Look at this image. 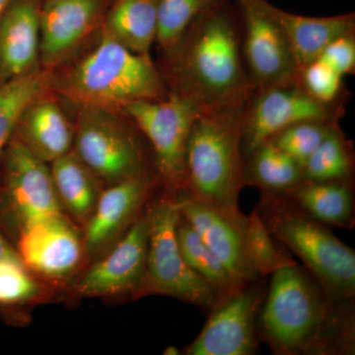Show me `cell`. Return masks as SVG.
<instances>
[{"mask_svg":"<svg viewBox=\"0 0 355 355\" xmlns=\"http://www.w3.org/2000/svg\"><path fill=\"white\" fill-rule=\"evenodd\" d=\"M135 128V123L123 121L114 110L79 107L72 150L108 186L153 174L141 132Z\"/></svg>","mask_w":355,"mask_h":355,"instance_id":"cell-7","label":"cell"},{"mask_svg":"<svg viewBox=\"0 0 355 355\" xmlns=\"http://www.w3.org/2000/svg\"><path fill=\"white\" fill-rule=\"evenodd\" d=\"M163 354L178 355L181 354V352H180V350L178 349L177 347H172V345H170V347H168L167 349H164V352H163Z\"/></svg>","mask_w":355,"mask_h":355,"instance_id":"cell-36","label":"cell"},{"mask_svg":"<svg viewBox=\"0 0 355 355\" xmlns=\"http://www.w3.org/2000/svg\"><path fill=\"white\" fill-rule=\"evenodd\" d=\"M94 48L74 65L55 76L50 88L79 107L121 111L137 101L164 99L169 94L150 55L128 50L100 31Z\"/></svg>","mask_w":355,"mask_h":355,"instance_id":"cell-4","label":"cell"},{"mask_svg":"<svg viewBox=\"0 0 355 355\" xmlns=\"http://www.w3.org/2000/svg\"><path fill=\"white\" fill-rule=\"evenodd\" d=\"M246 246L250 261L261 277L266 279L280 268L297 263L286 248L270 234L254 210L248 216Z\"/></svg>","mask_w":355,"mask_h":355,"instance_id":"cell-28","label":"cell"},{"mask_svg":"<svg viewBox=\"0 0 355 355\" xmlns=\"http://www.w3.org/2000/svg\"><path fill=\"white\" fill-rule=\"evenodd\" d=\"M182 216L217 259L243 286L261 279L254 270L246 246L248 216L230 214L180 193Z\"/></svg>","mask_w":355,"mask_h":355,"instance_id":"cell-16","label":"cell"},{"mask_svg":"<svg viewBox=\"0 0 355 355\" xmlns=\"http://www.w3.org/2000/svg\"><path fill=\"white\" fill-rule=\"evenodd\" d=\"M236 3L240 4L242 3V2L246 1V0H235Z\"/></svg>","mask_w":355,"mask_h":355,"instance_id":"cell-37","label":"cell"},{"mask_svg":"<svg viewBox=\"0 0 355 355\" xmlns=\"http://www.w3.org/2000/svg\"><path fill=\"white\" fill-rule=\"evenodd\" d=\"M343 77L316 60L299 70L297 83L311 97L324 104H342Z\"/></svg>","mask_w":355,"mask_h":355,"instance_id":"cell-32","label":"cell"},{"mask_svg":"<svg viewBox=\"0 0 355 355\" xmlns=\"http://www.w3.org/2000/svg\"><path fill=\"white\" fill-rule=\"evenodd\" d=\"M270 277L257 333L273 354H354V306L334 304L319 282L298 263Z\"/></svg>","mask_w":355,"mask_h":355,"instance_id":"cell-1","label":"cell"},{"mask_svg":"<svg viewBox=\"0 0 355 355\" xmlns=\"http://www.w3.org/2000/svg\"><path fill=\"white\" fill-rule=\"evenodd\" d=\"M317 60L345 77L355 70V34L334 40L322 51Z\"/></svg>","mask_w":355,"mask_h":355,"instance_id":"cell-33","label":"cell"},{"mask_svg":"<svg viewBox=\"0 0 355 355\" xmlns=\"http://www.w3.org/2000/svg\"><path fill=\"white\" fill-rule=\"evenodd\" d=\"M17 251L15 248L6 239V235L0 230V263L10 259L18 258Z\"/></svg>","mask_w":355,"mask_h":355,"instance_id":"cell-34","label":"cell"},{"mask_svg":"<svg viewBox=\"0 0 355 355\" xmlns=\"http://www.w3.org/2000/svg\"><path fill=\"white\" fill-rule=\"evenodd\" d=\"M177 239L184 261L200 279L214 289L217 302L245 286L231 275L182 214L177 225Z\"/></svg>","mask_w":355,"mask_h":355,"instance_id":"cell-25","label":"cell"},{"mask_svg":"<svg viewBox=\"0 0 355 355\" xmlns=\"http://www.w3.org/2000/svg\"><path fill=\"white\" fill-rule=\"evenodd\" d=\"M163 193L149 202L150 229L146 275L137 297L169 296L209 313L216 305V293L188 266L178 243L180 193L164 188Z\"/></svg>","mask_w":355,"mask_h":355,"instance_id":"cell-6","label":"cell"},{"mask_svg":"<svg viewBox=\"0 0 355 355\" xmlns=\"http://www.w3.org/2000/svg\"><path fill=\"white\" fill-rule=\"evenodd\" d=\"M149 202L128 232L84 273L76 286L77 295L91 298L130 294L137 298L146 275Z\"/></svg>","mask_w":355,"mask_h":355,"instance_id":"cell-13","label":"cell"},{"mask_svg":"<svg viewBox=\"0 0 355 355\" xmlns=\"http://www.w3.org/2000/svg\"><path fill=\"white\" fill-rule=\"evenodd\" d=\"M338 123V121H301L275 133L268 141L303 168L322 140Z\"/></svg>","mask_w":355,"mask_h":355,"instance_id":"cell-31","label":"cell"},{"mask_svg":"<svg viewBox=\"0 0 355 355\" xmlns=\"http://www.w3.org/2000/svg\"><path fill=\"white\" fill-rule=\"evenodd\" d=\"M244 174L246 186L279 195L304 181L303 168L270 141L263 142L245 159Z\"/></svg>","mask_w":355,"mask_h":355,"instance_id":"cell-24","label":"cell"},{"mask_svg":"<svg viewBox=\"0 0 355 355\" xmlns=\"http://www.w3.org/2000/svg\"><path fill=\"white\" fill-rule=\"evenodd\" d=\"M268 284L261 277L218 301L187 355H252L259 352L257 320Z\"/></svg>","mask_w":355,"mask_h":355,"instance_id":"cell-12","label":"cell"},{"mask_svg":"<svg viewBox=\"0 0 355 355\" xmlns=\"http://www.w3.org/2000/svg\"><path fill=\"white\" fill-rule=\"evenodd\" d=\"M113 0H43L40 64L48 72L67 64L100 32Z\"/></svg>","mask_w":355,"mask_h":355,"instance_id":"cell-14","label":"cell"},{"mask_svg":"<svg viewBox=\"0 0 355 355\" xmlns=\"http://www.w3.org/2000/svg\"><path fill=\"white\" fill-rule=\"evenodd\" d=\"M163 55L164 71H160L169 91L195 100L202 109L254 91L243 60L241 13L228 0L198 14Z\"/></svg>","mask_w":355,"mask_h":355,"instance_id":"cell-2","label":"cell"},{"mask_svg":"<svg viewBox=\"0 0 355 355\" xmlns=\"http://www.w3.org/2000/svg\"><path fill=\"white\" fill-rule=\"evenodd\" d=\"M32 270L18 258L0 263V313L3 315L42 296L43 289Z\"/></svg>","mask_w":355,"mask_h":355,"instance_id":"cell-29","label":"cell"},{"mask_svg":"<svg viewBox=\"0 0 355 355\" xmlns=\"http://www.w3.org/2000/svg\"><path fill=\"white\" fill-rule=\"evenodd\" d=\"M343 104H324L311 97L297 81L254 90L242 125V153L246 159L275 133L306 121H338Z\"/></svg>","mask_w":355,"mask_h":355,"instance_id":"cell-11","label":"cell"},{"mask_svg":"<svg viewBox=\"0 0 355 355\" xmlns=\"http://www.w3.org/2000/svg\"><path fill=\"white\" fill-rule=\"evenodd\" d=\"M158 184L157 175L147 174L102 191L94 212L83 226L86 256L100 258L106 254L144 211Z\"/></svg>","mask_w":355,"mask_h":355,"instance_id":"cell-15","label":"cell"},{"mask_svg":"<svg viewBox=\"0 0 355 355\" xmlns=\"http://www.w3.org/2000/svg\"><path fill=\"white\" fill-rule=\"evenodd\" d=\"M43 0H12L0 19V84L42 69Z\"/></svg>","mask_w":355,"mask_h":355,"instance_id":"cell-18","label":"cell"},{"mask_svg":"<svg viewBox=\"0 0 355 355\" xmlns=\"http://www.w3.org/2000/svg\"><path fill=\"white\" fill-rule=\"evenodd\" d=\"M58 214L50 164L13 137L0 159V230L16 239L30 224Z\"/></svg>","mask_w":355,"mask_h":355,"instance_id":"cell-9","label":"cell"},{"mask_svg":"<svg viewBox=\"0 0 355 355\" xmlns=\"http://www.w3.org/2000/svg\"><path fill=\"white\" fill-rule=\"evenodd\" d=\"M51 72L39 69L0 84V159L26 107L50 89Z\"/></svg>","mask_w":355,"mask_h":355,"instance_id":"cell-27","label":"cell"},{"mask_svg":"<svg viewBox=\"0 0 355 355\" xmlns=\"http://www.w3.org/2000/svg\"><path fill=\"white\" fill-rule=\"evenodd\" d=\"M291 46L298 70L316 60L334 40L355 34L354 13L307 17L272 6Z\"/></svg>","mask_w":355,"mask_h":355,"instance_id":"cell-20","label":"cell"},{"mask_svg":"<svg viewBox=\"0 0 355 355\" xmlns=\"http://www.w3.org/2000/svg\"><path fill=\"white\" fill-rule=\"evenodd\" d=\"M237 6L241 13L243 60L254 90L296 83L297 64L272 4L246 0Z\"/></svg>","mask_w":355,"mask_h":355,"instance_id":"cell-10","label":"cell"},{"mask_svg":"<svg viewBox=\"0 0 355 355\" xmlns=\"http://www.w3.org/2000/svg\"><path fill=\"white\" fill-rule=\"evenodd\" d=\"M158 0H113L102 33L133 53L150 55L157 36Z\"/></svg>","mask_w":355,"mask_h":355,"instance_id":"cell-22","label":"cell"},{"mask_svg":"<svg viewBox=\"0 0 355 355\" xmlns=\"http://www.w3.org/2000/svg\"><path fill=\"white\" fill-rule=\"evenodd\" d=\"M46 93L26 107L13 137L36 157L51 164L73 149L74 125Z\"/></svg>","mask_w":355,"mask_h":355,"instance_id":"cell-19","label":"cell"},{"mask_svg":"<svg viewBox=\"0 0 355 355\" xmlns=\"http://www.w3.org/2000/svg\"><path fill=\"white\" fill-rule=\"evenodd\" d=\"M202 110L195 100L173 91L164 99L132 102L121 109L150 146L154 169L167 190L186 191L187 146Z\"/></svg>","mask_w":355,"mask_h":355,"instance_id":"cell-8","label":"cell"},{"mask_svg":"<svg viewBox=\"0 0 355 355\" xmlns=\"http://www.w3.org/2000/svg\"><path fill=\"white\" fill-rule=\"evenodd\" d=\"M219 0H158L156 43L162 53L179 41L193 19Z\"/></svg>","mask_w":355,"mask_h":355,"instance_id":"cell-30","label":"cell"},{"mask_svg":"<svg viewBox=\"0 0 355 355\" xmlns=\"http://www.w3.org/2000/svg\"><path fill=\"white\" fill-rule=\"evenodd\" d=\"M354 146L338 123L308 159L303 176L310 182L354 181Z\"/></svg>","mask_w":355,"mask_h":355,"instance_id":"cell-26","label":"cell"},{"mask_svg":"<svg viewBox=\"0 0 355 355\" xmlns=\"http://www.w3.org/2000/svg\"><path fill=\"white\" fill-rule=\"evenodd\" d=\"M270 234L297 256L336 305L354 306L355 252L329 226L284 196L261 193L254 209Z\"/></svg>","mask_w":355,"mask_h":355,"instance_id":"cell-5","label":"cell"},{"mask_svg":"<svg viewBox=\"0 0 355 355\" xmlns=\"http://www.w3.org/2000/svg\"><path fill=\"white\" fill-rule=\"evenodd\" d=\"M251 95L202 109L187 146L184 193L226 214L242 212L239 196L246 186L242 125Z\"/></svg>","mask_w":355,"mask_h":355,"instance_id":"cell-3","label":"cell"},{"mask_svg":"<svg viewBox=\"0 0 355 355\" xmlns=\"http://www.w3.org/2000/svg\"><path fill=\"white\" fill-rule=\"evenodd\" d=\"M51 178L62 209L84 226L101 196V182L73 150L50 164Z\"/></svg>","mask_w":355,"mask_h":355,"instance_id":"cell-23","label":"cell"},{"mask_svg":"<svg viewBox=\"0 0 355 355\" xmlns=\"http://www.w3.org/2000/svg\"><path fill=\"white\" fill-rule=\"evenodd\" d=\"M15 240L16 251L26 266L48 279L69 277L86 254L83 238L64 214L30 224Z\"/></svg>","mask_w":355,"mask_h":355,"instance_id":"cell-17","label":"cell"},{"mask_svg":"<svg viewBox=\"0 0 355 355\" xmlns=\"http://www.w3.org/2000/svg\"><path fill=\"white\" fill-rule=\"evenodd\" d=\"M12 0H0V19H1L2 15H3L4 11L6 10L7 7Z\"/></svg>","mask_w":355,"mask_h":355,"instance_id":"cell-35","label":"cell"},{"mask_svg":"<svg viewBox=\"0 0 355 355\" xmlns=\"http://www.w3.org/2000/svg\"><path fill=\"white\" fill-rule=\"evenodd\" d=\"M282 196L329 227H354V181L310 182L304 180Z\"/></svg>","mask_w":355,"mask_h":355,"instance_id":"cell-21","label":"cell"}]
</instances>
